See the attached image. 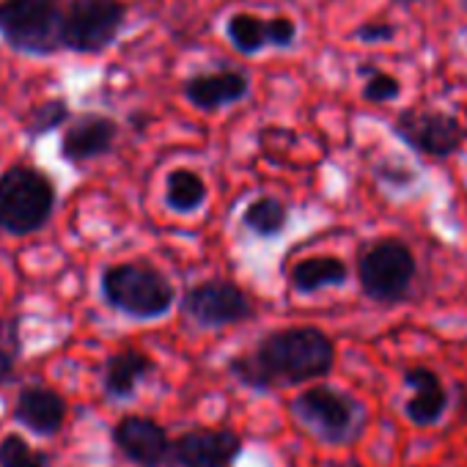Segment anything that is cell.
I'll return each instance as SVG.
<instances>
[{
	"label": "cell",
	"instance_id": "obj_1",
	"mask_svg": "<svg viewBox=\"0 0 467 467\" xmlns=\"http://www.w3.org/2000/svg\"><path fill=\"white\" fill-rule=\"evenodd\" d=\"M336 366V344L317 327H286L265 336L251 355L231 358L228 371L251 390L303 385L327 377Z\"/></svg>",
	"mask_w": 467,
	"mask_h": 467
},
{
	"label": "cell",
	"instance_id": "obj_2",
	"mask_svg": "<svg viewBox=\"0 0 467 467\" xmlns=\"http://www.w3.org/2000/svg\"><path fill=\"white\" fill-rule=\"evenodd\" d=\"M56 184L34 165H12L0 173V231L12 237H31L42 231L56 212Z\"/></svg>",
	"mask_w": 467,
	"mask_h": 467
},
{
	"label": "cell",
	"instance_id": "obj_3",
	"mask_svg": "<svg viewBox=\"0 0 467 467\" xmlns=\"http://www.w3.org/2000/svg\"><path fill=\"white\" fill-rule=\"evenodd\" d=\"M99 289H102V300L113 311L140 322L165 317L176 303V292L171 281L146 262H124L108 267L102 273Z\"/></svg>",
	"mask_w": 467,
	"mask_h": 467
},
{
	"label": "cell",
	"instance_id": "obj_4",
	"mask_svg": "<svg viewBox=\"0 0 467 467\" xmlns=\"http://www.w3.org/2000/svg\"><path fill=\"white\" fill-rule=\"evenodd\" d=\"M61 0H0V39L26 56L61 50Z\"/></svg>",
	"mask_w": 467,
	"mask_h": 467
},
{
	"label": "cell",
	"instance_id": "obj_5",
	"mask_svg": "<svg viewBox=\"0 0 467 467\" xmlns=\"http://www.w3.org/2000/svg\"><path fill=\"white\" fill-rule=\"evenodd\" d=\"M295 418L322 442L344 445L358 437L363 423V407L355 396L330 388V385H314L295 396L292 401Z\"/></svg>",
	"mask_w": 467,
	"mask_h": 467
},
{
	"label": "cell",
	"instance_id": "obj_6",
	"mask_svg": "<svg viewBox=\"0 0 467 467\" xmlns=\"http://www.w3.org/2000/svg\"><path fill=\"white\" fill-rule=\"evenodd\" d=\"M124 20L121 0H72L61 20V50L97 56L119 39Z\"/></svg>",
	"mask_w": 467,
	"mask_h": 467
},
{
	"label": "cell",
	"instance_id": "obj_7",
	"mask_svg": "<svg viewBox=\"0 0 467 467\" xmlns=\"http://www.w3.org/2000/svg\"><path fill=\"white\" fill-rule=\"evenodd\" d=\"M358 278L366 297L377 303H399L412 286L415 256L399 240L371 243L358 262Z\"/></svg>",
	"mask_w": 467,
	"mask_h": 467
},
{
	"label": "cell",
	"instance_id": "obj_8",
	"mask_svg": "<svg viewBox=\"0 0 467 467\" xmlns=\"http://www.w3.org/2000/svg\"><path fill=\"white\" fill-rule=\"evenodd\" d=\"M184 314L201 327H228L254 317L251 297L231 281H203L182 300Z\"/></svg>",
	"mask_w": 467,
	"mask_h": 467
},
{
	"label": "cell",
	"instance_id": "obj_9",
	"mask_svg": "<svg viewBox=\"0 0 467 467\" xmlns=\"http://www.w3.org/2000/svg\"><path fill=\"white\" fill-rule=\"evenodd\" d=\"M393 130L407 146H412L420 154L437 157V160L459 151L467 138L459 119H453L451 113H442V110H404L396 119Z\"/></svg>",
	"mask_w": 467,
	"mask_h": 467
},
{
	"label": "cell",
	"instance_id": "obj_10",
	"mask_svg": "<svg viewBox=\"0 0 467 467\" xmlns=\"http://www.w3.org/2000/svg\"><path fill=\"white\" fill-rule=\"evenodd\" d=\"M113 445L135 467H176L173 440L154 418L124 415L113 426Z\"/></svg>",
	"mask_w": 467,
	"mask_h": 467
},
{
	"label": "cell",
	"instance_id": "obj_11",
	"mask_svg": "<svg viewBox=\"0 0 467 467\" xmlns=\"http://www.w3.org/2000/svg\"><path fill=\"white\" fill-rule=\"evenodd\" d=\"M176 467H234L243 456V437L234 429H187L173 440Z\"/></svg>",
	"mask_w": 467,
	"mask_h": 467
},
{
	"label": "cell",
	"instance_id": "obj_12",
	"mask_svg": "<svg viewBox=\"0 0 467 467\" xmlns=\"http://www.w3.org/2000/svg\"><path fill=\"white\" fill-rule=\"evenodd\" d=\"M67 399L47 385H26L17 393L12 418L39 437H56L67 423Z\"/></svg>",
	"mask_w": 467,
	"mask_h": 467
},
{
	"label": "cell",
	"instance_id": "obj_13",
	"mask_svg": "<svg viewBox=\"0 0 467 467\" xmlns=\"http://www.w3.org/2000/svg\"><path fill=\"white\" fill-rule=\"evenodd\" d=\"M116 138H119V124L113 119L102 113H86L67 127L61 138V157L75 165L97 160L116 146Z\"/></svg>",
	"mask_w": 467,
	"mask_h": 467
},
{
	"label": "cell",
	"instance_id": "obj_14",
	"mask_svg": "<svg viewBox=\"0 0 467 467\" xmlns=\"http://www.w3.org/2000/svg\"><path fill=\"white\" fill-rule=\"evenodd\" d=\"M404 385L412 390V396L404 401V415L410 423L420 429L437 426L448 412V390L442 379L426 366H412L404 371Z\"/></svg>",
	"mask_w": 467,
	"mask_h": 467
},
{
	"label": "cell",
	"instance_id": "obj_15",
	"mask_svg": "<svg viewBox=\"0 0 467 467\" xmlns=\"http://www.w3.org/2000/svg\"><path fill=\"white\" fill-rule=\"evenodd\" d=\"M184 97L192 108L212 113L220 110L225 105H234L248 97V78L234 72V69H223V72H212V75H195L184 83Z\"/></svg>",
	"mask_w": 467,
	"mask_h": 467
},
{
	"label": "cell",
	"instance_id": "obj_16",
	"mask_svg": "<svg viewBox=\"0 0 467 467\" xmlns=\"http://www.w3.org/2000/svg\"><path fill=\"white\" fill-rule=\"evenodd\" d=\"M157 363L140 349H121L110 355L102 366V390L113 401H127L135 396L138 385L151 377Z\"/></svg>",
	"mask_w": 467,
	"mask_h": 467
},
{
	"label": "cell",
	"instance_id": "obj_17",
	"mask_svg": "<svg viewBox=\"0 0 467 467\" xmlns=\"http://www.w3.org/2000/svg\"><path fill=\"white\" fill-rule=\"evenodd\" d=\"M347 278H349V270L336 256L306 259V262L295 265V270L289 275L295 292H300V295H314L325 286H341V284H347Z\"/></svg>",
	"mask_w": 467,
	"mask_h": 467
},
{
	"label": "cell",
	"instance_id": "obj_18",
	"mask_svg": "<svg viewBox=\"0 0 467 467\" xmlns=\"http://www.w3.org/2000/svg\"><path fill=\"white\" fill-rule=\"evenodd\" d=\"M206 201V182L190 171V168H179L173 173H168L165 182V203L179 212V214H190L195 209H201Z\"/></svg>",
	"mask_w": 467,
	"mask_h": 467
},
{
	"label": "cell",
	"instance_id": "obj_19",
	"mask_svg": "<svg viewBox=\"0 0 467 467\" xmlns=\"http://www.w3.org/2000/svg\"><path fill=\"white\" fill-rule=\"evenodd\" d=\"M225 34H228L231 45L245 56H256L270 45L267 23L254 15H231L225 23Z\"/></svg>",
	"mask_w": 467,
	"mask_h": 467
},
{
	"label": "cell",
	"instance_id": "obj_20",
	"mask_svg": "<svg viewBox=\"0 0 467 467\" xmlns=\"http://www.w3.org/2000/svg\"><path fill=\"white\" fill-rule=\"evenodd\" d=\"M286 217H289L286 206L278 198L265 195V198H256L254 203H248L243 223L254 234H259V237H275V234H281L286 228Z\"/></svg>",
	"mask_w": 467,
	"mask_h": 467
},
{
	"label": "cell",
	"instance_id": "obj_21",
	"mask_svg": "<svg viewBox=\"0 0 467 467\" xmlns=\"http://www.w3.org/2000/svg\"><path fill=\"white\" fill-rule=\"evenodd\" d=\"M69 119H72V108H69L67 99H61V97L45 99V102H39V105L28 113V119H26V135H28L31 140L45 138V135L61 130Z\"/></svg>",
	"mask_w": 467,
	"mask_h": 467
},
{
	"label": "cell",
	"instance_id": "obj_22",
	"mask_svg": "<svg viewBox=\"0 0 467 467\" xmlns=\"http://www.w3.org/2000/svg\"><path fill=\"white\" fill-rule=\"evenodd\" d=\"M50 453L34 448L23 434H6L0 440V467H50Z\"/></svg>",
	"mask_w": 467,
	"mask_h": 467
},
{
	"label": "cell",
	"instance_id": "obj_23",
	"mask_svg": "<svg viewBox=\"0 0 467 467\" xmlns=\"http://www.w3.org/2000/svg\"><path fill=\"white\" fill-rule=\"evenodd\" d=\"M17 358H20L17 319H9V322H4V333H0V385H6V382L15 379Z\"/></svg>",
	"mask_w": 467,
	"mask_h": 467
},
{
	"label": "cell",
	"instance_id": "obj_24",
	"mask_svg": "<svg viewBox=\"0 0 467 467\" xmlns=\"http://www.w3.org/2000/svg\"><path fill=\"white\" fill-rule=\"evenodd\" d=\"M399 94H401L399 80L390 78V75H385V72L371 75V80H368L366 88H363V97H366L368 102H390V99H396Z\"/></svg>",
	"mask_w": 467,
	"mask_h": 467
},
{
	"label": "cell",
	"instance_id": "obj_25",
	"mask_svg": "<svg viewBox=\"0 0 467 467\" xmlns=\"http://www.w3.org/2000/svg\"><path fill=\"white\" fill-rule=\"evenodd\" d=\"M267 31H270V45H275V47H292L297 39V26L289 17L267 20Z\"/></svg>",
	"mask_w": 467,
	"mask_h": 467
},
{
	"label": "cell",
	"instance_id": "obj_26",
	"mask_svg": "<svg viewBox=\"0 0 467 467\" xmlns=\"http://www.w3.org/2000/svg\"><path fill=\"white\" fill-rule=\"evenodd\" d=\"M360 42H390L393 36H396V28L390 26V23H366V26H360L358 28V34H355Z\"/></svg>",
	"mask_w": 467,
	"mask_h": 467
},
{
	"label": "cell",
	"instance_id": "obj_27",
	"mask_svg": "<svg viewBox=\"0 0 467 467\" xmlns=\"http://www.w3.org/2000/svg\"><path fill=\"white\" fill-rule=\"evenodd\" d=\"M327 467H360L355 459H349V462H344V464H338V462H333V464H327Z\"/></svg>",
	"mask_w": 467,
	"mask_h": 467
},
{
	"label": "cell",
	"instance_id": "obj_28",
	"mask_svg": "<svg viewBox=\"0 0 467 467\" xmlns=\"http://www.w3.org/2000/svg\"><path fill=\"white\" fill-rule=\"evenodd\" d=\"M393 4H399V6H412V4H420V0H393Z\"/></svg>",
	"mask_w": 467,
	"mask_h": 467
},
{
	"label": "cell",
	"instance_id": "obj_29",
	"mask_svg": "<svg viewBox=\"0 0 467 467\" xmlns=\"http://www.w3.org/2000/svg\"><path fill=\"white\" fill-rule=\"evenodd\" d=\"M462 6H464V12H467V0H462Z\"/></svg>",
	"mask_w": 467,
	"mask_h": 467
}]
</instances>
